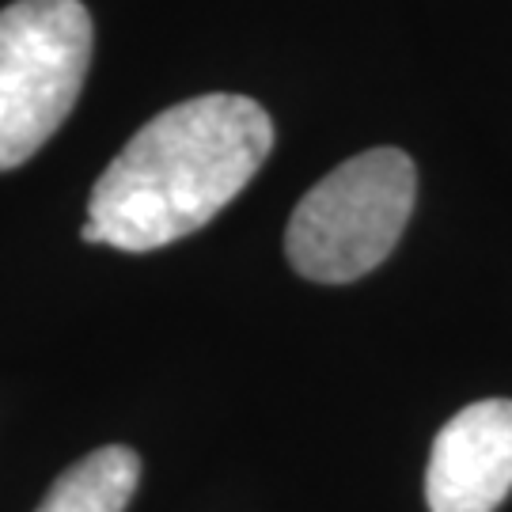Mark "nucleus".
Wrapping results in <instances>:
<instances>
[{
	"instance_id": "nucleus-4",
	"label": "nucleus",
	"mask_w": 512,
	"mask_h": 512,
	"mask_svg": "<svg viewBox=\"0 0 512 512\" xmlns=\"http://www.w3.org/2000/svg\"><path fill=\"white\" fill-rule=\"evenodd\" d=\"M512 490V399L463 406L433 440L429 512H494Z\"/></svg>"
},
{
	"instance_id": "nucleus-3",
	"label": "nucleus",
	"mask_w": 512,
	"mask_h": 512,
	"mask_svg": "<svg viewBox=\"0 0 512 512\" xmlns=\"http://www.w3.org/2000/svg\"><path fill=\"white\" fill-rule=\"evenodd\" d=\"M92 65L80 0H16L0 12V171L27 164L69 118Z\"/></svg>"
},
{
	"instance_id": "nucleus-1",
	"label": "nucleus",
	"mask_w": 512,
	"mask_h": 512,
	"mask_svg": "<svg viewBox=\"0 0 512 512\" xmlns=\"http://www.w3.org/2000/svg\"><path fill=\"white\" fill-rule=\"evenodd\" d=\"M274 148V122L247 95H198L148 118L88 198V224L118 251H156L205 228Z\"/></svg>"
},
{
	"instance_id": "nucleus-5",
	"label": "nucleus",
	"mask_w": 512,
	"mask_h": 512,
	"mask_svg": "<svg viewBox=\"0 0 512 512\" xmlns=\"http://www.w3.org/2000/svg\"><path fill=\"white\" fill-rule=\"evenodd\" d=\"M137 478H141L137 452L107 444L57 478L35 512H126Z\"/></svg>"
},
{
	"instance_id": "nucleus-2",
	"label": "nucleus",
	"mask_w": 512,
	"mask_h": 512,
	"mask_svg": "<svg viewBox=\"0 0 512 512\" xmlns=\"http://www.w3.org/2000/svg\"><path fill=\"white\" fill-rule=\"evenodd\" d=\"M418 198V171L403 148H368L311 186L293 209L285 255L319 285L372 274L403 236Z\"/></svg>"
}]
</instances>
